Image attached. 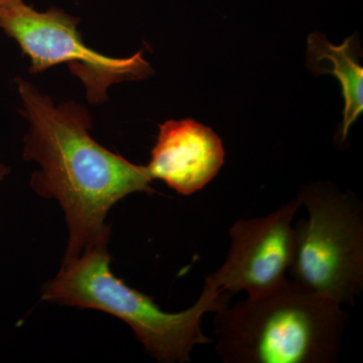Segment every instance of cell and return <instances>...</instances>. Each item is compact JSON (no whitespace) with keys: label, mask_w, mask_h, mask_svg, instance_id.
Here are the masks:
<instances>
[{"label":"cell","mask_w":363,"mask_h":363,"mask_svg":"<svg viewBox=\"0 0 363 363\" xmlns=\"http://www.w3.org/2000/svg\"><path fill=\"white\" fill-rule=\"evenodd\" d=\"M342 306L286 279L215 313V350L226 363H331L348 316Z\"/></svg>","instance_id":"cell-2"},{"label":"cell","mask_w":363,"mask_h":363,"mask_svg":"<svg viewBox=\"0 0 363 363\" xmlns=\"http://www.w3.org/2000/svg\"><path fill=\"white\" fill-rule=\"evenodd\" d=\"M223 143L211 128L194 119L164 121L159 125L152 159L150 178L164 182L179 194L202 190L223 166Z\"/></svg>","instance_id":"cell-7"},{"label":"cell","mask_w":363,"mask_h":363,"mask_svg":"<svg viewBox=\"0 0 363 363\" xmlns=\"http://www.w3.org/2000/svg\"><path fill=\"white\" fill-rule=\"evenodd\" d=\"M308 218L294 226L291 279L339 305L353 304L363 289V206L350 193L318 182L298 192Z\"/></svg>","instance_id":"cell-4"},{"label":"cell","mask_w":363,"mask_h":363,"mask_svg":"<svg viewBox=\"0 0 363 363\" xmlns=\"http://www.w3.org/2000/svg\"><path fill=\"white\" fill-rule=\"evenodd\" d=\"M301 206L297 196L267 216L236 221L229 230L225 262L208 274L205 284L228 296H255L286 281L293 259L294 217Z\"/></svg>","instance_id":"cell-6"},{"label":"cell","mask_w":363,"mask_h":363,"mask_svg":"<svg viewBox=\"0 0 363 363\" xmlns=\"http://www.w3.org/2000/svg\"><path fill=\"white\" fill-rule=\"evenodd\" d=\"M9 172H11V169L9 167L4 164V162H0V182L4 181L6 176L9 175Z\"/></svg>","instance_id":"cell-10"},{"label":"cell","mask_w":363,"mask_h":363,"mask_svg":"<svg viewBox=\"0 0 363 363\" xmlns=\"http://www.w3.org/2000/svg\"><path fill=\"white\" fill-rule=\"evenodd\" d=\"M16 85L28 123L23 159L40 167L30 185L40 197L57 200L65 213L67 262L109 240L111 208L133 193H154L152 179L147 166L128 161L91 136L92 117L84 106L72 100L56 105L21 78Z\"/></svg>","instance_id":"cell-1"},{"label":"cell","mask_w":363,"mask_h":363,"mask_svg":"<svg viewBox=\"0 0 363 363\" xmlns=\"http://www.w3.org/2000/svg\"><path fill=\"white\" fill-rule=\"evenodd\" d=\"M359 40L357 33L342 44L332 45L323 33H312L308 37L307 62L317 75L330 74L337 78L344 99L340 140L343 143L353 123L363 111V68L359 63Z\"/></svg>","instance_id":"cell-8"},{"label":"cell","mask_w":363,"mask_h":363,"mask_svg":"<svg viewBox=\"0 0 363 363\" xmlns=\"http://www.w3.org/2000/svg\"><path fill=\"white\" fill-rule=\"evenodd\" d=\"M108 241L85 248L63 262L58 274L42 289L52 304L98 310L130 327L147 354L161 363L191 360L196 345L211 342L202 331V318L228 306L230 296L205 284L200 298L185 311H164L152 298L126 285L111 269Z\"/></svg>","instance_id":"cell-3"},{"label":"cell","mask_w":363,"mask_h":363,"mask_svg":"<svg viewBox=\"0 0 363 363\" xmlns=\"http://www.w3.org/2000/svg\"><path fill=\"white\" fill-rule=\"evenodd\" d=\"M79 21L63 9L39 11L25 1L0 11V30L30 59V73L68 64L84 85L90 104L107 101L112 85L143 80L155 73L142 51L128 58H111L91 50L79 32Z\"/></svg>","instance_id":"cell-5"},{"label":"cell","mask_w":363,"mask_h":363,"mask_svg":"<svg viewBox=\"0 0 363 363\" xmlns=\"http://www.w3.org/2000/svg\"><path fill=\"white\" fill-rule=\"evenodd\" d=\"M23 0H0V11L4 9H9V7L16 6V4H21Z\"/></svg>","instance_id":"cell-9"}]
</instances>
